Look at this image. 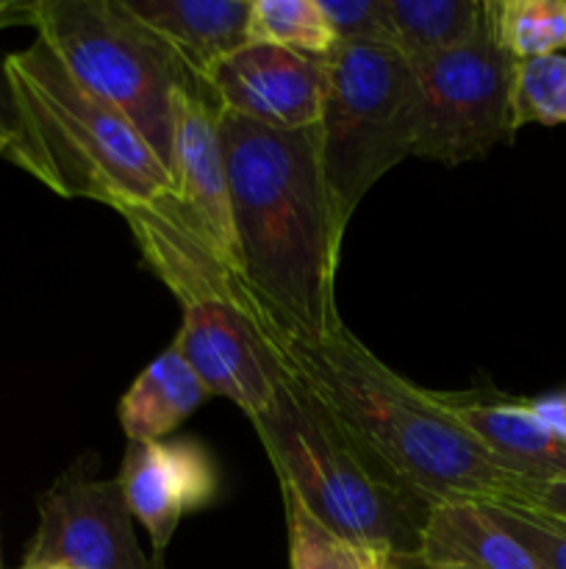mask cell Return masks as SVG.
<instances>
[{"label":"cell","mask_w":566,"mask_h":569,"mask_svg":"<svg viewBox=\"0 0 566 569\" xmlns=\"http://www.w3.org/2000/svg\"><path fill=\"white\" fill-rule=\"evenodd\" d=\"M255 311L283 370L416 498L514 503L527 481L505 472L438 406L436 392L397 376L350 328L325 339H300L283 331L259 298Z\"/></svg>","instance_id":"obj_2"},{"label":"cell","mask_w":566,"mask_h":569,"mask_svg":"<svg viewBox=\"0 0 566 569\" xmlns=\"http://www.w3.org/2000/svg\"><path fill=\"white\" fill-rule=\"evenodd\" d=\"M511 506L533 509L538 511V515L549 517V520L555 522H564L566 526V481H547V483L527 481Z\"/></svg>","instance_id":"obj_25"},{"label":"cell","mask_w":566,"mask_h":569,"mask_svg":"<svg viewBox=\"0 0 566 569\" xmlns=\"http://www.w3.org/2000/svg\"><path fill=\"white\" fill-rule=\"evenodd\" d=\"M170 178L178 203L198 222L222 259L236 267V237H233L225 150L220 139V111L198 83L183 87L175 98Z\"/></svg>","instance_id":"obj_12"},{"label":"cell","mask_w":566,"mask_h":569,"mask_svg":"<svg viewBox=\"0 0 566 569\" xmlns=\"http://www.w3.org/2000/svg\"><path fill=\"white\" fill-rule=\"evenodd\" d=\"M527 122L566 126V56L516 61L514 70V128Z\"/></svg>","instance_id":"obj_20"},{"label":"cell","mask_w":566,"mask_h":569,"mask_svg":"<svg viewBox=\"0 0 566 569\" xmlns=\"http://www.w3.org/2000/svg\"><path fill=\"white\" fill-rule=\"evenodd\" d=\"M281 498L289 528V569H347L358 548L333 537L294 498Z\"/></svg>","instance_id":"obj_21"},{"label":"cell","mask_w":566,"mask_h":569,"mask_svg":"<svg viewBox=\"0 0 566 569\" xmlns=\"http://www.w3.org/2000/svg\"><path fill=\"white\" fill-rule=\"evenodd\" d=\"M420 569H542L477 500L427 506Z\"/></svg>","instance_id":"obj_15"},{"label":"cell","mask_w":566,"mask_h":569,"mask_svg":"<svg viewBox=\"0 0 566 569\" xmlns=\"http://www.w3.org/2000/svg\"><path fill=\"white\" fill-rule=\"evenodd\" d=\"M22 26L37 28L75 81L120 111L170 170L175 98L192 81L122 0H31Z\"/></svg>","instance_id":"obj_6"},{"label":"cell","mask_w":566,"mask_h":569,"mask_svg":"<svg viewBox=\"0 0 566 569\" xmlns=\"http://www.w3.org/2000/svg\"><path fill=\"white\" fill-rule=\"evenodd\" d=\"M488 515L538 561L542 569H566V526L533 509L511 503H483Z\"/></svg>","instance_id":"obj_22"},{"label":"cell","mask_w":566,"mask_h":569,"mask_svg":"<svg viewBox=\"0 0 566 569\" xmlns=\"http://www.w3.org/2000/svg\"><path fill=\"white\" fill-rule=\"evenodd\" d=\"M250 422L275 467L281 495L350 548L386 556L397 569H420L431 503L366 456L283 367L275 398Z\"/></svg>","instance_id":"obj_4"},{"label":"cell","mask_w":566,"mask_h":569,"mask_svg":"<svg viewBox=\"0 0 566 569\" xmlns=\"http://www.w3.org/2000/svg\"><path fill=\"white\" fill-rule=\"evenodd\" d=\"M488 0H386V42L411 67L469 42Z\"/></svg>","instance_id":"obj_17"},{"label":"cell","mask_w":566,"mask_h":569,"mask_svg":"<svg viewBox=\"0 0 566 569\" xmlns=\"http://www.w3.org/2000/svg\"><path fill=\"white\" fill-rule=\"evenodd\" d=\"M117 483L161 567L183 517L209 509L220 495L214 459L194 439L128 442Z\"/></svg>","instance_id":"obj_11"},{"label":"cell","mask_w":566,"mask_h":569,"mask_svg":"<svg viewBox=\"0 0 566 569\" xmlns=\"http://www.w3.org/2000/svg\"><path fill=\"white\" fill-rule=\"evenodd\" d=\"M514 70L516 61L494 37L486 6V22L469 42L414 67V156L455 167L483 159L511 139Z\"/></svg>","instance_id":"obj_8"},{"label":"cell","mask_w":566,"mask_h":569,"mask_svg":"<svg viewBox=\"0 0 566 569\" xmlns=\"http://www.w3.org/2000/svg\"><path fill=\"white\" fill-rule=\"evenodd\" d=\"M209 389L175 348L155 356L120 400V426L128 442H161L175 433L200 406Z\"/></svg>","instance_id":"obj_16"},{"label":"cell","mask_w":566,"mask_h":569,"mask_svg":"<svg viewBox=\"0 0 566 569\" xmlns=\"http://www.w3.org/2000/svg\"><path fill=\"white\" fill-rule=\"evenodd\" d=\"M170 48L192 83L247 44L250 0H122Z\"/></svg>","instance_id":"obj_14"},{"label":"cell","mask_w":566,"mask_h":569,"mask_svg":"<svg viewBox=\"0 0 566 569\" xmlns=\"http://www.w3.org/2000/svg\"><path fill=\"white\" fill-rule=\"evenodd\" d=\"M6 156V148H3V139H0V159H3Z\"/></svg>","instance_id":"obj_29"},{"label":"cell","mask_w":566,"mask_h":569,"mask_svg":"<svg viewBox=\"0 0 566 569\" xmlns=\"http://www.w3.org/2000/svg\"><path fill=\"white\" fill-rule=\"evenodd\" d=\"M39 520L22 561L81 569H164L139 545L117 478H98V459L72 461L37 503Z\"/></svg>","instance_id":"obj_9"},{"label":"cell","mask_w":566,"mask_h":569,"mask_svg":"<svg viewBox=\"0 0 566 569\" xmlns=\"http://www.w3.org/2000/svg\"><path fill=\"white\" fill-rule=\"evenodd\" d=\"M320 9L336 44L386 42V0H320Z\"/></svg>","instance_id":"obj_23"},{"label":"cell","mask_w":566,"mask_h":569,"mask_svg":"<svg viewBox=\"0 0 566 569\" xmlns=\"http://www.w3.org/2000/svg\"><path fill=\"white\" fill-rule=\"evenodd\" d=\"M247 44H270L314 59L336 48L320 0H250Z\"/></svg>","instance_id":"obj_19"},{"label":"cell","mask_w":566,"mask_h":569,"mask_svg":"<svg viewBox=\"0 0 566 569\" xmlns=\"http://www.w3.org/2000/svg\"><path fill=\"white\" fill-rule=\"evenodd\" d=\"M6 26H17L14 0H0V28ZM0 139H3L6 148L3 159L17 164V156H20L22 144V117L20 106H17L14 83H11L9 56H3V50H0Z\"/></svg>","instance_id":"obj_24"},{"label":"cell","mask_w":566,"mask_h":569,"mask_svg":"<svg viewBox=\"0 0 566 569\" xmlns=\"http://www.w3.org/2000/svg\"><path fill=\"white\" fill-rule=\"evenodd\" d=\"M22 117L17 164L50 192L114 211L170 192L164 161L117 109L75 81L42 37L9 53Z\"/></svg>","instance_id":"obj_5"},{"label":"cell","mask_w":566,"mask_h":569,"mask_svg":"<svg viewBox=\"0 0 566 569\" xmlns=\"http://www.w3.org/2000/svg\"><path fill=\"white\" fill-rule=\"evenodd\" d=\"M120 214L144 264L181 303V331L172 348L211 398L231 400L247 420L264 411L275 398L281 365L236 267L222 259L172 189Z\"/></svg>","instance_id":"obj_3"},{"label":"cell","mask_w":566,"mask_h":569,"mask_svg":"<svg viewBox=\"0 0 566 569\" xmlns=\"http://www.w3.org/2000/svg\"><path fill=\"white\" fill-rule=\"evenodd\" d=\"M347 569H397V567L381 553H372V550H355L353 561H350Z\"/></svg>","instance_id":"obj_27"},{"label":"cell","mask_w":566,"mask_h":569,"mask_svg":"<svg viewBox=\"0 0 566 569\" xmlns=\"http://www.w3.org/2000/svg\"><path fill=\"white\" fill-rule=\"evenodd\" d=\"M320 161L344 222L388 170L414 156V67L386 42L336 44L325 56Z\"/></svg>","instance_id":"obj_7"},{"label":"cell","mask_w":566,"mask_h":569,"mask_svg":"<svg viewBox=\"0 0 566 569\" xmlns=\"http://www.w3.org/2000/svg\"><path fill=\"white\" fill-rule=\"evenodd\" d=\"M438 406L519 481H566V442L530 411L527 400L483 392H436Z\"/></svg>","instance_id":"obj_13"},{"label":"cell","mask_w":566,"mask_h":569,"mask_svg":"<svg viewBox=\"0 0 566 569\" xmlns=\"http://www.w3.org/2000/svg\"><path fill=\"white\" fill-rule=\"evenodd\" d=\"M231 187L236 270L283 331H344L336 267L347 222L338 214L314 131H275L220 111Z\"/></svg>","instance_id":"obj_1"},{"label":"cell","mask_w":566,"mask_h":569,"mask_svg":"<svg viewBox=\"0 0 566 569\" xmlns=\"http://www.w3.org/2000/svg\"><path fill=\"white\" fill-rule=\"evenodd\" d=\"M17 569H81V567H70V565H50V561H22Z\"/></svg>","instance_id":"obj_28"},{"label":"cell","mask_w":566,"mask_h":569,"mask_svg":"<svg viewBox=\"0 0 566 569\" xmlns=\"http://www.w3.org/2000/svg\"><path fill=\"white\" fill-rule=\"evenodd\" d=\"M198 87L216 111L275 131H314L325 92V56L244 44L216 61Z\"/></svg>","instance_id":"obj_10"},{"label":"cell","mask_w":566,"mask_h":569,"mask_svg":"<svg viewBox=\"0 0 566 569\" xmlns=\"http://www.w3.org/2000/svg\"><path fill=\"white\" fill-rule=\"evenodd\" d=\"M527 406H530L533 415H536L555 437L566 442V389L527 400Z\"/></svg>","instance_id":"obj_26"},{"label":"cell","mask_w":566,"mask_h":569,"mask_svg":"<svg viewBox=\"0 0 566 569\" xmlns=\"http://www.w3.org/2000/svg\"><path fill=\"white\" fill-rule=\"evenodd\" d=\"M488 20L514 61L544 59L566 48V0H488Z\"/></svg>","instance_id":"obj_18"}]
</instances>
